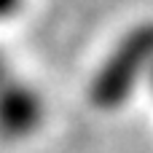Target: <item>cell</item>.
<instances>
[{
    "mask_svg": "<svg viewBox=\"0 0 153 153\" xmlns=\"http://www.w3.org/2000/svg\"><path fill=\"white\" fill-rule=\"evenodd\" d=\"M153 65V24L134 27L108 56V62L97 70L91 81V102L100 108H116L121 105L132 89L140 81V73H145Z\"/></svg>",
    "mask_w": 153,
    "mask_h": 153,
    "instance_id": "cell-1",
    "label": "cell"
},
{
    "mask_svg": "<svg viewBox=\"0 0 153 153\" xmlns=\"http://www.w3.org/2000/svg\"><path fill=\"white\" fill-rule=\"evenodd\" d=\"M43 121V100L24 83L8 81L0 89V134L27 137Z\"/></svg>",
    "mask_w": 153,
    "mask_h": 153,
    "instance_id": "cell-2",
    "label": "cell"
},
{
    "mask_svg": "<svg viewBox=\"0 0 153 153\" xmlns=\"http://www.w3.org/2000/svg\"><path fill=\"white\" fill-rule=\"evenodd\" d=\"M22 3H24V0H0V22L16 16L19 8H22Z\"/></svg>",
    "mask_w": 153,
    "mask_h": 153,
    "instance_id": "cell-3",
    "label": "cell"
},
{
    "mask_svg": "<svg viewBox=\"0 0 153 153\" xmlns=\"http://www.w3.org/2000/svg\"><path fill=\"white\" fill-rule=\"evenodd\" d=\"M11 78H8V67H5V62H3V56H0V89L8 83Z\"/></svg>",
    "mask_w": 153,
    "mask_h": 153,
    "instance_id": "cell-4",
    "label": "cell"
}]
</instances>
